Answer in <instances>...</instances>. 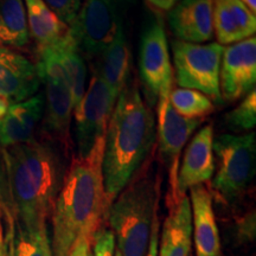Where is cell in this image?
Returning a JSON list of instances; mask_svg holds the SVG:
<instances>
[{
	"instance_id": "cell-5",
	"label": "cell",
	"mask_w": 256,
	"mask_h": 256,
	"mask_svg": "<svg viewBox=\"0 0 256 256\" xmlns=\"http://www.w3.org/2000/svg\"><path fill=\"white\" fill-rule=\"evenodd\" d=\"M212 148L218 165L211 185L224 200L232 203L244 194L255 176L256 134H222L214 139Z\"/></svg>"
},
{
	"instance_id": "cell-15",
	"label": "cell",
	"mask_w": 256,
	"mask_h": 256,
	"mask_svg": "<svg viewBox=\"0 0 256 256\" xmlns=\"http://www.w3.org/2000/svg\"><path fill=\"white\" fill-rule=\"evenodd\" d=\"M168 23L178 40L200 44L214 38L212 0H182L168 14Z\"/></svg>"
},
{
	"instance_id": "cell-33",
	"label": "cell",
	"mask_w": 256,
	"mask_h": 256,
	"mask_svg": "<svg viewBox=\"0 0 256 256\" xmlns=\"http://www.w3.org/2000/svg\"><path fill=\"white\" fill-rule=\"evenodd\" d=\"M0 256H8V246L4 232V220L0 218Z\"/></svg>"
},
{
	"instance_id": "cell-24",
	"label": "cell",
	"mask_w": 256,
	"mask_h": 256,
	"mask_svg": "<svg viewBox=\"0 0 256 256\" xmlns=\"http://www.w3.org/2000/svg\"><path fill=\"white\" fill-rule=\"evenodd\" d=\"M8 256H52L48 226L38 232L25 234L14 229L6 234Z\"/></svg>"
},
{
	"instance_id": "cell-16",
	"label": "cell",
	"mask_w": 256,
	"mask_h": 256,
	"mask_svg": "<svg viewBox=\"0 0 256 256\" xmlns=\"http://www.w3.org/2000/svg\"><path fill=\"white\" fill-rule=\"evenodd\" d=\"M192 238L196 256H222L220 232L212 208V196L204 185L190 190Z\"/></svg>"
},
{
	"instance_id": "cell-36",
	"label": "cell",
	"mask_w": 256,
	"mask_h": 256,
	"mask_svg": "<svg viewBox=\"0 0 256 256\" xmlns=\"http://www.w3.org/2000/svg\"><path fill=\"white\" fill-rule=\"evenodd\" d=\"M118 2H136V0H118Z\"/></svg>"
},
{
	"instance_id": "cell-27",
	"label": "cell",
	"mask_w": 256,
	"mask_h": 256,
	"mask_svg": "<svg viewBox=\"0 0 256 256\" xmlns=\"http://www.w3.org/2000/svg\"><path fill=\"white\" fill-rule=\"evenodd\" d=\"M0 216L6 224V232H12L16 228L14 209H12L11 196H10V188L6 174L5 162L2 158V150H0Z\"/></svg>"
},
{
	"instance_id": "cell-23",
	"label": "cell",
	"mask_w": 256,
	"mask_h": 256,
	"mask_svg": "<svg viewBox=\"0 0 256 256\" xmlns=\"http://www.w3.org/2000/svg\"><path fill=\"white\" fill-rule=\"evenodd\" d=\"M23 0H0V48H24L28 43Z\"/></svg>"
},
{
	"instance_id": "cell-8",
	"label": "cell",
	"mask_w": 256,
	"mask_h": 256,
	"mask_svg": "<svg viewBox=\"0 0 256 256\" xmlns=\"http://www.w3.org/2000/svg\"><path fill=\"white\" fill-rule=\"evenodd\" d=\"M36 66L40 82L46 88V126L54 136L66 142L74 113L72 98L68 78L54 46L40 50V60Z\"/></svg>"
},
{
	"instance_id": "cell-17",
	"label": "cell",
	"mask_w": 256,
	"mask_h": 256,
	"mask_svg": "<svg viewBox=\"0 0 256 256\" xmlns=\"http://www.w3.org/2000/svg\"><path fill=\"white\" fill-rule=\"evenodd\" d=\"M43 94H36L28 100L10 104L0 121V147L8 148L34 139L37 124L46 107Z\"/></svg>"
},
{
	"instance_id": "cell-32",
	"label": "cell",
	"mask_w": 256,
	"mask_h": 256,
	"mask_svg": "<svg viewBox=\"0 0 256 256\" xmlns=\"http://www.w3.org/2000/svg\"><path fill=\"white\" fill-rule=\"evenodd\" d=\"M147 2L162 11H171L174 8L177 0H147Z\"/></svg>"
},
{
	"instance_id": "cell-29",
	"label": "cell",
	"mask_w": 256,
	"mask_h": 256,
	"mask_svg": "<svg viewBox=\"0 0 256 256\" xmlns=\"http://www.w3.org/2000/svg\"><path fill=\"white\" fill-rule=\"evenodd\" d=\"M115 238L110 229H98L94 235L92 246V256H114Z\"/></svg>"
},
{
	"instance_id": "cell-9",
	"label": "cell",
	"mask_w": 256,
	"mask_h": 256,
	"mask_svg": "<svg viewBox=\"0 0 256 256\" xmlns=\"http://www.w3.org/2000/svg\"><path fill=\"white\" fill-rule=\"evenodd\" d=\"M69 28L75 34L80 50L92 57L98 56L122 28L118 0H86Z\"/></svg>"
},
{
	"instance_id": "cell-13",
	"label": "cell",
	"mask_w": 256,
	"mask_h": 256,
	"mask_svg": "<svg viewBox=\"0 0 256 256\" xmlns=\"http://www.w3.org/2000/svg\"><path fill=\"white\" fill-rule=\"evenodd\" d=\"M212 144V124L204 126L192 138L178 168L176 183L178 198L185 196L191 188L203 185L212 178L216 168Z\"/></svg>"
},
{
	"instance_id": "cell-20",
	"label": "cell",
	"mask_w": 256,
	"mask_h": 256,
	"mask_svg": "<svg viewBox=\"0 0 256 256\" xmlns=\"http://www.w3.org/2000/svg\"><path fill=\"white\" fill-rule=\"evenodd\" d=\"M130 66V48L124 28H121L110 46L98 55V60L94 66V75L98 76L115 95L119 96L127 86Z\"/></svg>"
},
{
	"instance_id": "cell-7",
	"label": "cell",
	"mask_w": 256,
	"mask_h": 256,
	"mask_svg": "<svg viewBox=\"0 0 256 256\" xmlns=\"http://www.w3.org/2000/svg\"><path fill=\"white\" fill-rule=\"evenodd\" d=\"M139 74L148 104L170 98L174 86V69L170 60L164 22L156 18L142 32L139 50Z\"/></svg>"
},
{
	"instance_id": "cell-26",
	"label": "cell",
	"mask_w": 256,
	"mask_h": 256,
	"mask_svg": "<svg viewBox=\"0 0 256 256\" xmlns=\"http://www.w3.org/2000/svg\"><path fill=\"white\" fill-rule=\"evenodd\" d=\"M226 124L238 130H252L256 124V90H252L232 112L226 115Z\"/></svg>"
},
{
	"instance_id": "cell-19",
	"label": "cell",
	"mask_w": 256,
	"mask_h": 256,
	"mask_svg": "<svg viewBox=\"0 0 256 256\" xmlns=\"http://www.w3.org/2000/svg\"><path fill=\"white\" fill-rule=\"evenodd\" d=\"M192 246L190 200L185 194L168 204V215L159 235L158 256H188Z\"/></svg>"
},
{
	"instance_id": "cell-30",
	"label": "cell",
	"mask_w": 256,
	"mask_h": 256,
	"mask_svg": "<svg viewBox=\"0 0 256 256\" xmlns=\"http://www.w3.org/2000/svg\"><path fill=\"white\" fill-rule=\"evenodd\" d=\"M92 238L83 234L72 246L68 256H92Z\"/></svg>"
},
{
	"instance_id": "cell-31",
	"label": "cell",
	"mask_w": 256,
	"mask_h": 256,
	"mask_svg": "<svg viewBox=\"0 0 256 256\" xmlns=\"http://www.w3.org/2000/svg\"><path fill=\"white\" fill-rule=\"evenodd\" d=\"M158 246H159V218L156 217L152 226L148 250H147V254L145 256H158Z\"/></svg>"
},
{
	"instance_id": "cell-28",
	"label": "cell",
	"mask_w": 256,
	"mask_h": 256,
	"mask_svg": "<svg viewBox=\"0 0 256 256\" xmlns=\"http://www.w3.org/2000/svg\"><path fill=\"white\" fill-rule=\"evenodd\" d=\"M51 11L56 14L63 23L70 25L75 20L80 8H81L82 0H43Z\"/></svg>"
},
{
	"instance_id": "cell-10",
	"label": "cell",
	"mask_w": 256,
	"mask_h": 256,
	"mask_svg": "<svg viewBox=\"0 0 256 256\" xmlns=\"http://www.w3.org/2000/svg\"><path fill=\"white\" fill-rule=\"evenodd\" d=\"M116 98L114 92L98 76L92 75L81 104L74 110L78 156L87 154L100 138L106 136Z\"/></svg>"
},
{
	"instance_id": "cell-18",
	"label": "cell",
	"mask_w": 256,
	"mask_h": 256,
	"mask_svg": "<svg viewBox=\"0 0 256 256\" xmlns=\"http://www.w3.org/2000/svg\"><path fill=\"white\" fill-rule=\"evenodd\" d=\"M214 31L218 44H235L256 32V17L241 0H212Z\"/></svg>"
},
{
	"instance_id": "cell-2",
	"label": "cell",
	"mask_w": 256,
	"mask_h": 256,
	"mask_svg": "<svg viewBox=\"0 0 256 256\" xmlns=\"http://www.w3.org/2000/svg\"><path fill=\"white\" fill-rule=\"evenodd\" d=\"M2 153L16 229L31 234L46 228L66 174L58 151L49 142L32 139Z\"/></svg>"
},
{
	"instance_id": "cell-3",
	"label": "cell",
	"mask_w": 256,
	"mask_h": 256,
	"mask_svg": "<svg viewBox=\"0 0 256 256\" xmlns=\"http://www.w3.org/2000/svg\"><path fill=\"white\" fill-rule=\"evenodd\" d=\"M156 118L136 83L118 96L106 132L102 172L110 206L134 177L156 142Z\"/></svg>"
},
{
	"instance_id": "cell-25",
	"label": "cell",
	"mask_w": 256,
	"mask_h": 256,
	"mask_svg": "<svg viewBox=\"0 0 256 256\" xmlns=\"http://www.w3.org/2000/svg\"><path fill=\"white\" fill-rule=\"evenodd\" d=\"M170 104L179 115L186 119H200L215 110L208 96L194 89L178 88L170 94Z\"/></svg>"
},
{
	"instance_id": "cell-4",
	"label": "cell",
	"mask_w": 256,
	"mask_h": 256,
	"mask_svg": "<svg viewBox=\"0 0 256 256\" xmlns=\"http://www.w3.org/2000/svg\"><path fill=\"white\" fill-rule=\"evenodd\" d=\"M159 183L146 168L133 177L108 209L107 220L121 256H145L158 217Z\"/></svg>"
},
{
	"instance_id": "cell-21",
	"label": "cell",
	"mask_w": 256,
	"mask_h": 256,
	"mask_svg": "<svg viewBox=\"0 0 256 256\" xmlns=\"http://www.w3.org/2000/svg\"><path fill=\"white\" fill-rule=\"evenodd\" d=\"M28 34L36 42L38 50L60 43L68 34L69 25L63 23L43 0H25Z\"/></svg>"
},
{
	"instance_id": "cell-22",
	"label": "cell",
	"mask_w": 256,
	"mask_h": 256,
	"mask_svg": "<svg viewBox=\"0 0 256 256\" xmlns=\"http://www.w3.org/2000/svg\"><path fill=\"white\" fill-rule=\"evenodd\" d=\"M58 58L62 63L64 72L68 78L70 90L72 98V110H75L81 104L86 92V78H87V68L84 60L80 54L78 42L75 34L69 28L68 34L60 43L54 46Z\"/></svg>"
},
{
	"instance_id": "cell-37",
	"label": "cell",
	"mask_w": 256,
	"mask_h": 256,
	"mask_svg": "<svg viewBox=\"0 0 256 256\" xmlns=\"http://www.w3.org/2000/svg\"><path fill=\"white\" fill-rule=\"evenodd\" d=\"M0 218H2V216H0Z\"/></svg>"
},
{
	"instance_id": "cell-11",
	"label": "cell",
	"mask_w": 256,
	"mask_h": 256,
	"mask_svg": "<svg viewBox=\"0 0 256 256\" xmlns=\"http://www.w3.org/2000/svg\"><path fill=\"white\" fill-rule=\"evenodd\" d=\"M156 115H158V145L162 158L164 159L166 168L168 170L170 192L168 196V204L176 203L180 198L177 196L176 183L179 168V156L185 144L192 133L200 126V119H186L179 115L170 104V98L160 100L156 104Z\"/></svg>"
},
{
	"instance_id": "cell-14",
	"label": "cell",
	"mask_w": 256,
	"mask_h": 256,
	"mask_svg": "<svg viewBox=\"0 0 256 256\" xmlns=\"http://www.w3.org/2000/svg\"><path fill=\"white\" fill-rule=\"evenodd\" d=\"M40 78L37 66L8 48H0V96L18 104L36 95Z\"/></svg>"
},
{
	"instance_id": "cell-1",
	"label": "cell",
	"mask_w": 256,
	"mask_h": 256,
	"mask_svg": "<svg viewBox=\"0 0 256 256\" xmlns=\"http://www.w3.org/2000/svg\"><path fill=\"white\" fill-rule=\"evenodd\" d=\"M106 136L100 138L84 156H76L64 174L63 183L51 214L52 256H68L80 236L94 235L107 220L102 160Z\"/></svg>"
},
{
	"instance_id": "cell-34",
	"label": "cell",
	"mask_w": 256,
	"mask_h": 256,
	"mask_svg": "<svg viewBox=\"0 0 256 256\" xmlns=\"http://www.w3.org/2000/svg\"><path fill=\"white\" fill-rule=\"evenodd\" d=\"M10 102L6 100V98H2V96H0V121L2 120V118L5 116V114H6V112H8V107H10Z\"/></svg>"
},
{
	"instance_id": "cell-12",
	"label": "cell",
	"mask_w": 256,
	"mask_h": 256,
	"mask_svg": "<svg viewBox=\"0 0 256 256\" xmlns=\"http://www.w3.org/2000/svg\"><path fill=\"white\" fill-rule=\"evenodd\" d=\"M256 86V38L252 36L224 48L220 72L222 100L235 102Z\"/></svg>"
},
{
	"instance_id": "cell-6",
	"label": "cell",
	"mask_w": 256,
	"mask_h": 256,
	"mask_svg": "<svg viewBox=\"0 0 256 256\" xmlns=\"http://www.w3.org/2000/svg\"><path fill=\"white\" fill-rule=\"evenodd\" d=\"M224 46L218 43L192 44L172 42L174 66L178 86L194 89L216 104H222L220 88Z\"/></svg>"
},
{
	"instance_id": "cell-35",
	"label": "cell",
	"mask_w": 256,
	"mask_h": 256,
	"mask_svg": "<svg viewBox=\"0 0 256 256\" xmlns=\"http://www.w3.org/2000/svg\"><path fill=\"white\" fill-rule=\"evenodd\" d=\"M241 2L246 6H247L249 10H250L252 14H255V12H256V0H241Z\"/></svg>"
}]
</instances>
